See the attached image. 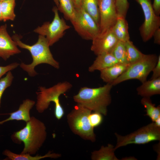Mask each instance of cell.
I'll return each instance as SVG.
<instances>
[{
    "label": "cell",
    "mask_w": 160,
    "mask_h": 160,
    "mask_svg": "<svg viewBox=\"0 0 160 160\" xmlns=\"http://www.w3.org/2000/svg\"><path fill=\"white\" fill-rule=\"evenodd\" d=\"M47 137L44 124L33 116L26 122L23 128L14 133L11 137L15 143H24V148L21 153L33 155L36 154L41 147Z\"/></svg>",
    "instance_id": "6da1fadb"
},
{
    "label": "cell",
    "mask_w": 160,
    "mask_h": 160,
    "mask_svg": "<svg viewBox=\"0 0 160 160\" xmlns=\"http://www.w3.org/2000/svg\"><path fill=\"white\" fill-rule=\"evenodd\" d=\"M12 38L17 46L28 50L31 54L33 58L31 63L26 64L21 63L20 64V67L30 76L33 77L37 74L35 68L41 64H47L55 68H59V63L54 58L49 49L50 46L44 36L39 35L37 42L32 45L22 42L20 39V37L17 35H15Z\"/></svg>",
    "instance_id": "7a4b0ae2"
},
{
    "label": "cell",
    "mask_w": 160,
    "mask_h": 160,
    "mask_svg": "<svg viewBox=\"0 0 160 160\" xmlns=\"http://www.w3.org/2000/svg\"><path fill=\"white\" fill-rule=\"evenodd\" d=\"M113 86L111 84L107 83L97 88L83 87L73 96V99L77 104L92 111L98 112L106 116L108 107L111 102V91Z\"/></svg>",
    "instance_id": "3957f363"
},
{
    "label": "cell",
    "mask_w": 160,
    "mask_h": 160,
    "mask_svg": "<svg viewBox=\"0 0 160 160\" xmlns=\"http://www.w3.org/2000/svg\"><path fill=\"white\" fill-rule=\"evenodd\" d=\"M72 87V84L67 81L59 82L49 88L39 87L36 92V110L39 113H42L48 108L51 102H53L55 105V116L58 120L61 119L64 115V111L60 103V96Z\"/></svg>",
    "instance_id": "277c9868"
},
{
    "label": "cell",
    "mask_w": 160,
    "mask_h": 160,
    "mask_svg": "<svg viewBox=\"0 0 160 160\" xmlns=\"http://www.w3.org/2000/svg\"><path fill=\"white\" fill-rule=\"evenodd\" d=\"M91 112L90 110L77 104L68 114L67 121L73 133L84 140L94 142L96 140V135L89 119Z\"/></svg>",
    "instance_id": "5b68a950"
},
{
    "label": "cell",
    "mask_w": 160,
    "mask_h": 160,
    "mask_svg": "<svg viewBox=\"0 0 160 160\" xmlns=\"http://www.w3.org/2000/svg\"><path fill=\"white\" fill-rule=\"evenodd\" d=\"M158 59V56L156 54H144L140 59L130 64L126 71L111 84L115 86L132 79H137L142 83L144 82L147 80Z\"/></svg>",
    "instance_id": "8992f818"
},
{
    "label": "cell",
    "mask_w": 160,
    "mask_h": 160,
    "mask_svg": "<svg viewBox=\"0 0 160 160\" xmlns=\"http://www.w3.org/2000/svg\"><path fill=\"white\" fill-rule=\"evenodd\" d=\"M117 138L114 148L117 149L130 144H143L154 141L160 140V127L154 122L150 123L125 136L115 133Z\"/></svg>",
    "instance_id": "52a82bcc"
},
{
    "label": "cell",
    "mask_w": 160,
    "mask_h": 160,
    "mask_svg": "<svg viewBox=\"0 0 160 160\" xmlns=\"http://www.w3.org/2000/svg\"><path fill=\"white\" fill-rule=\"evenodd\" d=\"M52 11L54 14L52 21L44 22L33 31L39 35L44 36L50 46L58 41L63 36L65 31L70 28L64 20L60 17L56 6L53 8Z\"/></svg>",
    "instance_id": "ba28073f"
},
{
    "label": "cell",
    "mask_w": 160,
    "mask_h": 160,
    "mask_svg": "<svg viewBox=\"0 0 160 160\" xmlns=\"http://www.w3.org/2000/svg\"><path fill=\"white\" fill-rule=\"evenodd\" d=\"M75 31L83 39L92 40L100 33L99 26L81 6H78L75 16L70 21Z\"/></svg>",
    "instance_id": "9c48e42d"
},
{
    "label": "cell",
    "mask_w": 160,
    "mask_h": 160,
    "mask_svg": "<svg viewBox=\"0 0 160 160\" xmlns=\"http://www.w3.org/2000/svg\"><path fill=\"white\" fill-rule=\"evenodd\" d=\"M141 7L144 20L140 28L143 41L146 42L152 37L155 31L160 26V17L155 13L151 0H134Z\"/></svg>",
    "instance_id": "30bf717a"
},
{
    "label": "cell",
    "mask_w": 160,
    "mask_h": 160,
    "mask_svg": "<svg viewBox=\"0 0 160 160\" xmlns=\"http://www.w3.org/2000/svg\"><path fill=\"white\" fill-rule=\"evenodd\" d=\"M100 33L111 29L118 17L115 0H99Z\"/></svg>",
    "instance_id": "8fae6325"
},
{
    "label": "cell",
    "mask_w": 160,
    "mask_h": 160,
    "mask_svg": "<svg viewBox=\"0 0 160 160\" xmlns=\"http://www.w3.org/2000/svg\"><path fill=\"white\" fill-rule=\"evenodd\" d=\"M92 41L91 50L97 56L110 52L119 41L111 28L100 33Z\"/></svg>",
    "instance_id": "7c38bea8"
},
{
    "label": "cell",
    "mask_w": 160,
    "mask_h": 160,
    "mask_svg": "<svg viewBox=\"0 0 160 160\" xmlns=\"http://www.w3.org/2000/svg\"><path fill=\"white\" fill-rule=\"evenodd\" d=\"M6 24L0 26V57L5 61L21 52L16 42L7 30Z\"/></svg>",
    "instance_id": "4fadbf2b"
},
{
    "label": "cell",
    "mask_w": 160,
    "mask_h": 160,
    "mask_svg": "<svg viewBox=\"0 0 160 160\" xmlns=\"http://www.w3.org/2000/svg\"><path fill=\"white\" fill-rule=\"evenodd\" d=\"M35 104V101L29 99L24 100L18 109L10 114L7 119L0 121V124L9 121L16 120L23 121L26 122L29 121L31 118L30 111Z\"/></svg>",
    "instance_id": "5bb4252c"
},
{
    "label": "cell",
    "mask_w": 160,
    "mask_h": 160,
    "mask_svg": "<svg viewBox=\"0 0 160 160\" xmlns=\"http://www.w3.org/2000/svg\"><path fill=\"white\" fill-rule=\"evenodd\" d=\"M137 94L142 97H149L160 94V77L146 80L136 89Z\"/></svg>",
    "instance_id": "9a60e30c"
},
{
    "label": "cell",
    "mask_w": 160,
    "mask_h": 160,
    "mask_svg": "<svg viewBox=\"0 0 160 160\" xmlns=\"http://www.w3.org/2000/svg\"><path fill=\"white\" fill-rule=\"evenodd\" d=\"M118 63L117 60L110 52L97 55L92 64L89 67L88 71L93 72L101 71Z\"/></svg>",
    "instance_id": "2e32d148"
},
{
    "label": "cell",
    "mask_w": 160,
    "mask_h": 160,
    "mask_svg": "<svg viewBox=\"0 0 160 160\" xmlns=\"http://www.w3.org/2000/svg\"><path fill=\"white\" fill-rule=\"evenodd\" d=\"M129 65L118 63L100 71V77L106 84H111L127 69Z\"/></svg>",
    "instance_id": "e0dca14e"
},
{
    "label": "cell",
    "mask_w": 160,
    "mask_h": 160,
    "mask_svg": "<svg viewBox=\"0 0 160 160\" xmlns=\"http://www.w3.org/2000/svg\"><path fill=\"white\" fill-rule=\"evenodd\" d=\"M128 28L126 18L118 17L115 24L111 29L119 41L125 42L130 40Z\"/></svg>",
    "instance_id": "ac0fdd59"
},
{
    "label": "cell",
    "mask_w": 160,
    "mask_h": 160,
    "mask_svg": "<svg viewBox=\"0 0 160 160\" xmlns=\"http://www.w3.org/2000/svg\"><path fill=\"white\" fill-rule=\"evenodd\" d=\"M3 154L6 156L8 159L11 160H39L46 158L56 159L61 156L60 154L52 153L51 151H49L43 156L39 155L38 154L36 156H32L28 153H15L8 149L4 150Z\"/></svg>",
    "instance_id": "d6986e66"
},
{
    "label": "cell",
    "mask_w": 160,
    "mask_h": 160,
    "mask_svg": "<svg viewBox=\"0 0 160 160\" xmlns=\"http://www.w3.org/2000/svg\"><path fill=\"white\" fill-rule=\"evenodd\" d=\"M116 150L111 144L107 146L102 145L98 150L91 153V159L92 160H119L114 153Z\"/></svg>",
    "instance_id": "ffe728a7"
},
{
    "label": "cell",
    "mask_w": 160,
    "mask_h": 160,
    "mask_svg": "<svg viewBox=\"0 0 160 160\" xmlns=\"http://www.w3.org/2000/svg\"><path fill=\"white\" fill-rule=\"evenodd\" d=\"M58 9L63 14L65 18L70 21L73 18L78 6L76 0H58Z\"/></svg>",
    "instance_id": "44dd1931"
},
{
    "label": "cell",
    "mask_w": 160,
    "mask_h": 160,
    "mask_svg": "<svg viewBox=\"0 0 160 160\" xmlns=\"http://www.w3.org/2000/svg\"><path fill=\"white\" fill-rule=\"evenodd\" d=\"M99 0H81V7L93 19L99 26Z\"/></svg>",
    "instance_id": "7402d4cb"
},
{
    "label": "cell",
    "mask_w": 160,
    "mask_h": 160,
    "mask_svg": "<svg viewBox=\"0 0 160 160\" xmlns=\"http://www.w3.org/2000/svg\"><path fill=\"white\" fill-rule=\"evenodd\" d=\"M2 20H13L16 17L14 12L15 0H4L1 1Z\"/></svg>",
    "instance_id": "603a6c76"
},
{
    "label": "cell",
    "mask_w": 160,
    "mask_h": 160,
    "mask_svg": "<svg viewBox=\"0 0 160 160\" xmlns=\"http://www.w3.org/2000/svg\"><path fill=\"white\" fill-rule=\"evenodd\" d=\"M141 103L146 109L145 115L148 116L153 122L160 116V105L156 107L155 104L152 103L150 97H143Z\"/></svg>",
    "instance_id": "cb8c5ba5"
},
{
    "label": "cell",
    "mask_w": 160,
    "mask_h": 160,
    "mask_svg": "<svg viewBox=\"0 0 160 160\" xmlns=\"http://www.w3.org/2000/svg\"><path fill=\"white\" fill-rule=\"evenodd\" d=\"M119 63L129 65L124 42L119 41L110 52Z\"/></svg>",
    "instance_id": "d4e9b609"
},
{
    "label": "cell",
    "mask_w": 160,
    "mask_h": 160,
    "mask_svg": "<svg viewBox=\"0 0 160 160\" xmlns=\"http://www.w3.org/2000/svg\"><path fill=\"white\" fill-rule=\"evenodd\" d=\"M127 56L129 63H133L140 59L144 56L130 40L124 42Z\"/></svg>",
    "instance_id": "484cf974"
},
{
    "label": "cell",
    "mask_w": 160,
    "mask_h": 160,
    "mask_svg": "<svg viewBox=\"0 0 160 160\" xmlns=\"http://www.w3.org/2000/svg\"><path fill=\"white\" fill-rule=\"evenodd\" d=\"M14 77L11 71L8 72L6 76L0 79V108L2 95L6 89L11 86Z\"/></svg>",
    "instance_id": "4316f807"
},
{
    "label": "cell",
    "mask_w": 160,
    "mask_h": 160,
    "mask_svg": "<svg viewBox=\"0 0 160 160\" xmlns=\"http://www.w3.org/2000/svg\"><path fill=\"white\" fill-rule=\"evenodd\" d=\"M115 3L118 17L126 18L129 7L128 0H115Z\"/></svg>",
    "instance_id": "83f0119b"
},
{
    "label": "cell",
    "mask_w": 160,
    "mask_h": 160,
    "mask_svg": "<svg viewBox=\"0 0 160 160\" xmlns=\"http://www.w3.org/2000/svg\"><path fill=\"white\" fill-rule=\"evenodd\" d=\"M102 114L94 112L91 113L89 116V119L91 126L93 127H96L100 125L103 121Z\"/></svg>",
    "instance_id": "f1b7e54d"
},
{
    "label": "cell",
    "mask_w": 160,
    "mask_h": 160,
    "mask_svg": "<svg viewBox=\"0 0 160 160\" xmlns=\"http://www.w3.org/2000/svg\"><path fill=\"white\" fill-rule=\"evenodd\" d=\"M19 65L17 63H14L5 66H0V79L9 71L17 68Z\"/></svg>",
    "instance_id": "f546056e"
},
{
    "label": "cell",
    "mask_w": 160,
    "mask_h": 160,
    "mask_svg": "<svg viewBox=\"0 0 160 160\" xmlns=\"http://www.w3.org/2000/svg\"><path fill=\"white\" fill-rule=\"evenodd\" d=\"M153 74L151 79H154L160 77V55L158 56L157 63L152 71Z\"/></svg>",
    "instance_id": "4dcf8cb0"
},
{
    "label": "cell",
    "mask_w": 160,
    "mask_h": 160,
    "mask_svg": "<svg viewBox=\"0 0 160 160\" xmlns=\"http://www.w3.org/2000/svg\"><path fill=\"white\" fill-rule=\"evenodd\" d=\"M152 6L156 14L159 16L160 14V0H153Z\"/></svg>",
    "instance_id": "1f68e13d"
},
{
    "label": "cell",
    "mask_w": 160,
    "mask_h": 160,
    "mask_svg": "<svg viewBox=\"0 0 160 160\" xmlns=\"http://www.w3.org/2000/svg\"><path fill=\"white\" fill-rule=\"evenodd\" d=\"M153 37L154 38V42L156 44H160V28L158 29L154 33Z\"/></svg>",
    "instance_id": "d6a6232c"
},
{
    "label": "cell",
    "mask_w": 160,
    "mask_h": 160,
    "mask_svg": "<svg viewBox=\"0 0 160 160\" xmlns=\"http://www.w3.org/2000/svg\"><path fill=\"white\" fill-rule=\"evenodd\" d=\"M154 123L157 127H160V116L155 120Z\"/></svg>",
    "instance_id": "836d02e7"
},
{
    "label": "cell",
    "mask_w": 160,
    "mask_h": 160,
    "mask_svg": "<svg viewBox=\"0 0 160 160\" xmlns=\"http://www.w3.org/2000/svg\"><path fill=\"white\" fill-rule=\"evenodd\" d=\"M123 159H122V160H129V159H130V160H131L132 159V160H137V159H135L134 157H125Z\"/></svg>",
    "instance_id": "e575fe53"
},
{
    "label": "cell",
    "mask_w": 160,
    "mask_h": 160,
    "mask_svg": "<svg viewBox=\"0 0 160 160\" xmlns=\"http://www.w3.org/2000/svg\"><path fill=\"white\" fill-rule=\"evenodd\" d=\"M2 20V17L1 9V1H0V21Z\"/></svg>",
    "instance_id": "d590c367"
},
{
    "label": "cell",
    "mask_w": 160,
    "mask_h": 160,
    "mask_svg": "<svg viewBox=\"0 0 160 160\" xmlns=\"http://www.w3.org/2000/svg\"><path fill=\"white\" fill-rule=\"evenodd\" d=\"M81 0H76V4L78 6H81Z\"/></svg>",
    "instance_id": "8d00e7d4"
},
{
    "label": "cell",
    "mask_w": 160,
    "mask_h": 160,
    "mask_svg": "<svg viewBox=\"0 0 160 160\" xmlns=\"http://www.w3.org/2000/svg\"><path fill=\"white\" fill-rule=\"evenodd\" d=\"M4 0H0V1H1Z\"/></svg>",
    "instance_id": "74e56055"
}]
</instances>
